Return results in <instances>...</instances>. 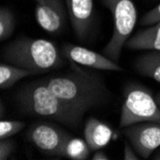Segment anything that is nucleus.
<instances>
[{
	"label": "nucleus",
	"instance_id": "nucleus-1",
	"mask_svg": "<svg viewBox=\"0 0 160 160\" xmlns=\"http://www.w3.org/2000/svg\"><path fill=\"white\" fill-rule=\"evenodd\" d=\"M69 62L72 72L41 80L71 109L83 117L87 111L104 106L109 98V91L103 78L94 71Z\"/></svg>",
	"mask_w": 160,
	"mask_h": 160
},
{
	"label": "nucleus",
	"instance_id": "nucleus-2",
	"mask_svg": "<svg viewBox=\"0 0 160 160\" xmlns=\"http://www.w3.org/2000/svg\"><path fill=\"white\" fill-rule=\"evenodd\" d=\"M14 99L20 112L54 120L71 128H78L83 118L58 97L42 80L32 81L20 86Z\"/></svg>",
	"mask_w": 160,
	"mask_h": 160
},
{
	"label": "nucleus",
	"instance_id": "nucleus-3",
	"mask_svg": "<svg viewBox=\"0 0 160 160\" xmlns=\"http://www.w3.org/2000/svg\"><path fill=\"white\" fill-rule=\"evenodd\" d=\"M5 62L17 65L36 74L58 69L64 63V57L55 42L21 36L2 48Z\"/></svg>",
	"mask_w": 160,
	"mask_h": 160
},
{
	"label": "nucleus",
	"instance_id": "nucleus-4",
	"mask_svg": "<svg viewBox=\"0 0 160 160\" xmlns=\"http://www.w3.org/2000/svg\"><path fill=\"white\" fill-rule=\"evenodd\" d=\"M111 13L113 31L108 44L104 47V55L117 62L122 49L132 37L137 22V9L132 0H100Z\"/></svg>",
	"mask_w": 160,
	"mask_h": 160
},
{
	"label": "nucleus",
	"instance_id": "nucleus-5",
	"mask_svg": "<svg viewBox=\"0 0 160 160\" xmlns=\"http://www.w3.org/2000/svg\"><path fill=\"white\" fill-rule=\"evenodd\" d=\"M142 122L160 124V108L148 87L137 82H128L124 89L119 127L123 128Z\"/></svg>",
	"mask_w": 160,
	"mask_h": 160
},
{
	"label": "nucleus",
	"instance_id": "nucleus-6",
	"mask_svg": "<svg viewBox=\"0 0 160 160\" xmlns=\"http://www.w3.org/2000/svg\"><path fill=\"white\" fill-rule=\"evenodd\" d=\"M26 137L45 154L64 157V148L71 135L53 123L38 122L29 127Z\"/></svg>",
	"mask_w": 160,
	"mask_h": 160
},
{
	"label": "nucleus",
	"instance_id": "nucleus-7",
	"mask_svg": "<svg viewBox=\"0 0 160 160\" xmlns=\"http://www.w3.org/2000/svg\"><path fill=\"white\" fill-rule=\"evenodd\" d=\"M123 134L133 147L137 154L144 159L149 158L160 146V124L142 122L123 128Z\"/></svg>",
	"mask_w": 160,
	"mask_h": 160
},
{
	"label": "nucleus",
	"instance_id": "nucleus-8",
	"mask_svg": "<svg viewBox=\"0 0 160 160\" xmlns=\"http://www.w3.org/2000/svg\"><path fill=\"white\" fill-rule=\"evenodd\" d=\"M36 4L35 17L38 24L49 34L61 33L68 14L62 0H39Z\"/></svg>",
	"mask_w": 160,
	"mask_h": 160
},
{
	"label": "nucleus",
	"instance_id": "nucleus-9",
	"mask_svg": "<svg viewBox=\"0 0 160 160\" xmlns=\"http://www.w3.org/2000/svg\"><path fill=\"white\" fill-rule=\"evenodd\" d=\"M68 18L78 40L89 37L95 19L93 0H65Z\"/></svg>",
	"mask_w": 160,
	"mask_h": 160
},
{
	"label": "nucleus",
	"instance_id": "nucleus-10",
	"mask_svg": "<svg viewBox=\"0 0 160 160\" xmlns=\"http://www.w3.org/2000/svg\"><path fill=\"white\" fill-rule=\"evenodd\" d=\"M62 53L69 62L83 67L105 71H123L122 66L108 59L107 56L72 43H64Z\"/></svg>",
	"mask_w": 160,
	"mask_h": 160
},
{
	"label": "nucleus",
	"instance_id": "nucleus-11",
	"mask_svg": "<svg viewBox=\"0 0 160 160\" xmlns=\"http://www.w3.org/2000/svg\"><path fill=\"white\" fill-rule=\"evenodd\" d=\"M83 136L91 151H98L108 145L113 136V130L99 119L90 117L84 124Z\"/></svg>",
	"mask_w": 160,
	"mask_h": 160
},
{
	"label": "nucleus",
	"instance_id": "nucleus-12",
	"mask_svg": "<svg viewBox=\"0 0 160 160\" xmlns=\"http://www.w3.org/2000/svg\"><path fill=\"white\" fill-rule=\"evenodd\" d=\"M125 47L130 50L160 51V21L147 26L130 37Z\"/></svg>",
	"mask_w": 160,
	"mask_h": 160
},
{
	"label": "nucleus",
	"instance_id": "nucleus-13",
	"mask_svg": "<svg viewBox=\"0 0 160 160\" xmlns=\"http://www.w3.org/2000/svg\"><path fill=\"white\" fill-rule=\"evenodd\" d=\"M133 66L141 76L160 82V51H150L138 56Z\"/></svg>",
	"mask_w": 160,
	"mask_h": 160
},
{
	"label": "nucleus",
	"instance_id": "nucleus-14",
	"mask_svg": "<svg viewBox=\"0 0 160 160\" xmlns=\"http://www.w3.org/2000/svg\"><path fill=\"white\" fill-rule=\"evenodd\" d=\"M35 75L33 72L7 62L0 64V88L9 89L18 81L28 76Z\"/></svg>",
	"mask_w": 160,
	"mask_h": 160
},
{
	"label": "nucleus",
	"instance_id": "nucleus-15",
	"mask_svg": "<svg viewBox=\"0 0 160 160\" xmlns=\"http://www.w3.org/2000/svg\"><path fill=\"white\" fill-rule=\"evenodd\" d=\"M91 149L84 139L70 137L64 148V157L72 160H84L89 156Z\"/></svg>",
	"mask_w": 160,
	"mask_h": 160
},
{
	"label": "nucleus",
	"instance_id": "nucleus-16",
	"mask_svg": "<svg viewBox=\"0 0 160 160\" xmlns=\"http://www.w3.org/2000/svg\"><path fill=\"white\" fill-rule=\"evenodd\" d=\"M16 17L13 12L7 7L1 6L0 8V40L5 41L14 32L16 29Z\"/></svg>",
	"mask_w": 160,
	"mask_h": 160
},
{
	"label": "nucleus",
	"instance_id": "nucleus-17",
	"mask_svg": "<svg viewBox=\"0 0 160 160\" xmlns=\"http://www.w3.org/2000/svg\"><path fill=\"white\" fill-rule=\"evenodd\" d=\"M26 124L17 120H2L0 122V139L10 138L25 128Z\"/></svg>",
	"mask_w": 160,
	"mask_h": 160
},
{
	"label": "nucleus",
	"instance_id": "nucleus-18",
	"mask_svg": "<svg viewBox=\"0 0 160 160\" xmlns=\"http://www.w3.org/2000/svg\"><path fill=\"white\" fill-rule=\"evenodd\" d=\"M17 150V142L10 138L0 139V160L9 159Z\"/></svg>",
	"mask_w": 160,
	"mask_h": 160
},
{
	"label": "nucleus",
	"instance_id": "nucleus-19",
	"mask_svg": "<svg viewBox=\"0 0 160 160\" xmlns=\"http://www.w3.org/2000/svg\"><path fill=\"white\" fill-rule=\"evenodd\" d=\"M159 21H160V3L156 7H154L153 9H152L151 11L144 14L140 20V25L150 26Z\"/></svg>",
	"mask_w": 160,
	"mask_h": 160
},
{
	"label": "nucleus",
	"instance_id": "nucleus-20",
	"mask_svg": "<svg viewBox=\"0 0 160 160\" xmlns=\"http://www.w3.org/2000/svg\"><path fill=\"white\" fill-rule=\"evenodd\" d=\"M123 159H125V160H138V159H140L139 155L137 154V152H135V150L133 149L132 145H130L129 142H126L124 145Z\"/></svg>",
	"mask_w": 160,
	"mask_h": 160
},
{
	"label": "nucleus",
	"instance_id": "nucleus-21",
	"mask_svg": "<svg viewBox=\"0 0 160 160\" xmlns=\"http://www.w3.org/2000/svg\"><path fill=\"white\" fill-rule=\"evenodd\" d=\"M92 160H108L109 159V156L103 151V150H98L95 152V153L93 154Z\"/></svg>",
	"mask_w": 160,
	"mask_h": 160
},
{
	"label": "nucleus",
	"instance_id": "nucleus-22",
	"mask_svg": "<svg viewBox=\"0 0 160 160\" xmlns=\"http://www.w3.org/2000/svg\"><path fill=\"white\" fill-rule=\"evenodd\" d=\"M155 100H156V103H157L158 107L160 108V91L155 95Z\"/></svg>",
	"mask_w": 160,
	"mask_h": 160
},
{
	"label": "nucleus",
	"instance_id": "nucleus-23",
	"mask_svg": "<svg viewBox=\"0 0 160 160\" xmlns=\"http://www.w3.org/2000/svg\"><path fill=\"white\" fill-rule=\"evenodd\" d=\"M152 159H159L160 160V152H157L156 154H154L153 156H152Z\"/></svg>",
	"mask_w": 160,
	"mask_h": 160
},
{
	"label": "nucleus",
	"instance_id": "nucleus-24",
	"mask_svg": "<svg viewBox=\"0 0 160 160\" xmlns=\"http://www.w3.org/2000/svg\"><path fill=\"white\" fill-rule=\"evenodd\" d=\"M0 107H1V117H2V116H3V104L1 103V106H0Z\"/></svg>",
	"mask_w": 160,
	"mask_h": 160
},
{
	"label": "nucleus",
	"instance_id": "nucleus-25",
	"mask_svg": "<svg viewBox=\"0 0 160 160\" xmlns=\"http://www.w3.org/2000/svg\"><path fill=\"white\" fill-rule=\"evenodd\" d=\"M35 1H36V2H38V1H39V0H35Z\"/></svg>",
	"mask_w": 160,
	"mask_h": 160
}]
</instances>
